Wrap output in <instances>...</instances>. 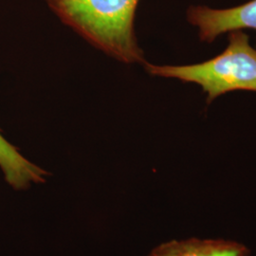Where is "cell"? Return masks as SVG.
I'll list each match as a JSON object with an SVG mask.
<instances>
[{
  "label": "cell",
  "instance_id": "obj_1",
  "mask_svg": "<svg viewBox=\"0 0 256 256\" xmlns=\"http://www.w3.org/2000/svg\"><path fill=\"white\" fill-rule=\"evenodd\" d=\"M66 26L124 64L144 63L134 21L140 0H46Z\"/></svg>",
  "mask_w": 256,
  "mask_h": 256
},
{
  "label": "cell",
  "instance_id": "obj_2",
  "mask_svg": "<svg viewBox=\"0 0 256 256\" xmlns=\"http://www.w3.org/2000/svg\"><path fill=\"white\" fill-rule=\"evenodd\" d=\"M147 72L200 84L210 104L220 95L232 90L256 92V50L250 37L241 30L230 32L225 50L202 64L156 66L146 63Z\"/></svg>",
  "mask_w": 256,
  "mask_h": 256
},
{
  "label": "cell",
  "instance_id": "obj_3",
  "mask_svg": "<svg viewBox=\"0 0 256 256\" xmlns=\"http://www.w3.org/2000/svg\"><path fill=\"white\" fill-rule=\"evenodd\" d=\"M187 18L192 25L200 28V40L212 43L225 32L243 28L256 30V0L230 9L194 6L188 10Z\"/></svg>",
  "mask_w": 256,
  "mask_h": 256
},
{
  "label": "cell",
  "instance_id": "obj_4",
  "mask_svg": "<svg viewBox=\"0 0 256 256\" xmlns=\"http://www.w3.org/2000/svg\"><path fill=\"white\" fill-rule=\"evenodd\" d=\"M147 256H250V250L236 240L192 238L162 243Z\"/></svg>",
  "mask_w": 256,
  "mask_h": 256
},
{
  "label": "cell",
  "instance_id": "obj_5",
  "mask_svg": "<svg viewBox=\"0 0 256 256\" xmlns=\"http://www.w3.org/2000/svg\"><path fill=\"white\" fill-rule=\"evenodd\" d=\"M0 169L6 182L14 190H26L32 183L46 182L48 173L32 164L0 132Z\"/></svg>",
  "mask_w": 256,
  "mask_h": 256
}]
</instances>
